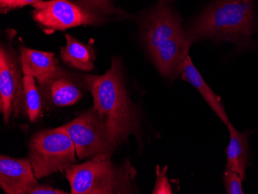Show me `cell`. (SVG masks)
I'll return each mask as SVG.
<instances>
[{
    "mask_svg": "<svg viewBox=\"0 0 258 194\" xmlns=\"http://www.w3.org/2000/svg\"><path fill=\"white\" fill-rule=\"evenodd\" d=\"M83 77L92 94L94 107L106 120L120 143H127L133 136L141 145L142 112L126 88L121 59L113 57L111 68L104 75Z\"/></svg>",
    "mask_w": 258,
    "mask_h": 194,
    "instance_id": "6da1fadb",
    "label": "cell"
},
{
    "mask_svg": "<svg viewBox=\"0 0 258 194\" xmlns=\"http://www.w3.org/2000/svg\"><path fill=\"white\" fill-rule=\"evenodd\" d=\"M159 1L145 19L143 40L159 73L164 78L174 79L180 75L181 67L192 43L169 0Z\"/></svg>",
    "mask_w": 258,
    "mask_h": 194,
    "instance_id": "7a4b0ae2",
    "label": "cell"
},
{
    "mask_svg": "<svg viewBox=\"0 0 258 194\" xmlns=\"http://www.w3.org/2000/svg\"><path fill=\"white\" fill-rule=\"evenodd\" d=\"M255 29L253 0H216L191 23V43L201 40L246 43Z\"/></svg>",
    "mask_w": 258,
    "mask_h": 194,
    "instance_id": "3957f363",
    "label": "cell"
},
{
    "mask_svg": "<svg viewBox=\"0 0 258 194\" xmlns=\"http://www.w3.org/2000/svg\"><path fill=\"white\" fill-rule=\"evenodd\" d=\"M72 194L137 193L136 168L129 159L116 163L110 158L89 159L64 172Z\"/></svg>",
    "mask_w": 258,
    "mask_h": 194,
    "instance_id": "277c9868",
    "label": "cell"
},
{
    "mask_svg": "<svg viewBox=\"0 0 258 194\" xmlns=\"http://www.w3.org/2000/svg\"><path fill=\"white\" fill-rule=\"evenodd\" d=\"M75 144L80 159H104L121 146L106 120L93 106L86 112L62 125Z\"/></svg>",
    "mask_w": 258,
    "mask_h": 194,
    "instance_id": "5b68a950",
    "label": "cell"
},
{
    "mask_svg": "<svg viewBox=\"0 0 258 194\" xmlns=\"http://www.w3.org/2000/svg\"><path fill=\"white\" fill-rule=\"evenodd\" d=\"M75 144L61 126L35 133L29 143L28 159L37 179L65 172L76 163Z\"/></svg>",
    "mask_w": 258,
    "mask_h": 194,
    "instance_id": "8992f818",
    "label": "cell"
},
{
    "mask_svg": "<svg viewBox=\"0 0 258 194\" xmlns=\"http://www.w3.org/2000/svg\"><path fill=\"white\" fill-rule=\"evenodd\" d=\"M33 7V19L47 33L78 26L98 25L102 21L101 17L88 9L69 0H38Z\"/></svg>",
    "mask_w": 258,
    "mask_h": 194,
    "instance_id": "52a82bcc",
    "label": "cell"
},
{
    "mask_svg": "<svg viewBox=\"0 0 258 194\" xmlns=\"http://www.w3.org/2000/svg\"><path fill=\"white\" fill-rule=\"evenodd\" d=\"M20 56L12 45L2 43L0 49V111L8 124L13 113L15 117L23 106V82Z\"/></svg>",
    "mask_w": 258,
    "mask_h": 194,
    "instance_id": "ba28073f",
    "label": "cell"
},
{
    "mask_svg": "<svg viewBox=\"0 0 258 194\" xmlns=\"http://www.w3.org/2000/svg\"><path fill=\"white\" fill-rule=\"evenodd\" d=\"M40 87L45 102L56 107L75 105L84 96L85 88H88L84 77L81 79L60 69L50 82Z\"/></svg>",
    "mask_w": 258,
    "mask_h": 194,
    "instance_id": "9c48e42d",
    "label": "cell"
},
{
    "mask_svg": "<svg viewBox=\"0 0 258 194\" xmlns=\"http://www.w3.org/2000/svg\"><path fill=\"white\" fill-rule=\"evenodd\" d=\"M38 183L28 158L0 156V186L7 194H28Z\"/></svg>",
    "mask_w": 258,
    "mask_h": 194,
    "instance_id": "30bf717a",
    "label": "cell"
},
{
    "mask_svg": "<svg viewBox=\"0 0 258 194\" xmlns=\"http://www.w3.org/2000/svg\"><path fill=\"white\" fill-rule=\"evenodd\" d=\"M20 60L23 75L36 78L40 86L50 82L61 69L52 52L22 47Z\"/></svg>",
    "mask_w": 258,
    "mask_h": 194,
    "instance_id": "8fae6325",
    "label": "cell"
},
{
    "mask_svg": "<svg viewBox=\"0 0 258 194\" xmlns=\"http://www.w3.org/2000/svg\"><path fill=\"white\" fill-rule=\"evenodd\" d=\"M179 76L181 79L190 84L200 92L207 105L224 124H227L230 121L224 105L222 103L221 98L216 95L215 92L207 85L201 74L192 63V59L189 54L185 56V60L182 63Z\"/></svg>",
    "mask_w": 258,
    "mask_h": 194,
    "instance_id": "7c38bea8",
    "label": "cell"
},
{
    "mask_svg": "<svg viewBox=\"0 0 258 194\" xmlns=\"http://www.w3.org/2000/svg\"><path fill=\"white\" fill-rule=\"evenodd\" d=\"M226 125L230 133V142L226 149V169L234 171L245 180L246 170L248 165V134L247 132L240 133L237 131L230 121Z\"/></svg>",
    "mask_w": 258,
    "mask_h": 194,
    "instance_id": "4fadbf2b",
    "label": "cell"
},
{
    "mask_svg": "<svg viewBox=\"0 0 258 194\" xmlns=\"http://www.w3.org/2000/svg\"><path fill=\"white\" fill-rule=\"evenodd\" d=\"M67 44L60 48L62 60L67 64L83 72L95 69V53L92 46L85 44L70 34L65 35Z\"/></svg>",
    "mask_w": 258,
    "mask_h": 194,
    "instance_id": "5bb4252c",
    "label": "cell"
},
{
    "mask_svg": "<svg viewBox=\"0 0 258 194\" xmlns=\"http://www.w3.org/2000/svg\"><path fill=\"white\" fill-rule=\"evenodd\" d=\"M23 82V108L30 122H36L43 115L44 99L35 78L24 75Z\"/></svg>",
    "mask_w": 258,
    "mask_h": 194,
    "instance_id": "9a60e30c",
    "label": "cell"
},
{
    "mask_svg": "<svg viewBox=\"0 0 258 194\" xmlns=\"http://www.w3.org/2000/svg\"><path fill=\"white\" fill-rule=\"evenodd\" d=\"M243 181V178L240 174L230 169H226L223 176V182L227 194L244 193L242 189Z\"/></svg>",
    "mask_w": 258,
    "mask_h": 194,
    "instance_id": "2e32d148",
    "label": "cell"
},
{
    "mask_svg": "<svg viewBox=\"0 0 258 194\" xmlns=\"http://www.w3.org/2000/svg\"><path fill=\"white\" fill-rule=\"evenodd\" d=\"M166 168L164 169L163 171L157 169V182L156 188L152 191V193H171V189L166 178Z\"/></svg>",
    "mask_w": 258,
    "mask_h": 194,
    "instance_id": "e0dca14e",
    "label": "cell"
},
{
    "mask_svg": "<svg viewBox=\"0 0 258 194\" xmlns=\"http://www.w3.org/2000/svg\"><path fill=\"white\" fill-rule=\"evenodd\" d=\"M69 192L46 185L37 184L29 190L28 194H68Z\"/></svg>",
    "mask_w": 258,
    "mask_h": 194,
    "instance_id": "ac0fdd59",
    "label": "cell"
},
{
    "mask_svg": "<svg viewBox=\"0 0 258 194\" xmlns=\"http://www.w3.org/2000/svg\"><path fill=\"white\" fill-rule=\"evenodd\" d=\"M19 3L20 0H0L1 12L6 14L10 10L19 8Z\"/></svg>",
    "mask_w": 258,
    "mask_h": 194,
    "instance_id": "d6986e66",
    "label": "cell"
},
{
    "mask_svg": "<svg viewBox=\"0 0 258 194\" xmlns=\"http://www.w3.org/2000/svg\"><path fill=\"white\" fill-rule=\"evenodd\" d=\"M87 4L90 5L97 7V8L102 9V10H106L108 9L107 7L109 0H85Z\"/></svg>",
    "mask_w": 258,
    "mask_h": 194,
    "instance_id": "ffe728a7",
    "label": "cell"
},
{
    "mask_svg": "<svg viewBox=\"0 0 258 194\" xmlns=\"http://www.w3.org/2000/svg\"><path fill=\"white\" fill-rule=\"evenodd\" d=\"M38 0H20L19 3V8L20 7H25V6L29 5V4H33L37 2Z\"/></svg>",
    "mask_w": 258,
    "mask_h": 194,
    "instance_id": "44dd1931",
    "label": "cell"
}]
</instances>
